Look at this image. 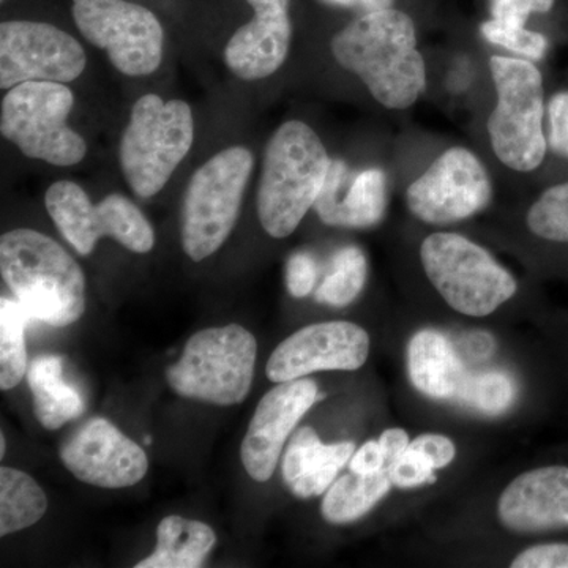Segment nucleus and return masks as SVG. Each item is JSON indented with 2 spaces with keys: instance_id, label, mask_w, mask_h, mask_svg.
<instances>
[{
  "instance_id": "13",
  "label": "nucleus",
  "mask_w": 568,
  "mask_h": 568,
  "mask_svg": "<svg viewBox=\"0 0 568 568\" xmlns=\"http://www.w3.org/2000/svg\"><path fill=\"white\" fill-rule=\"evenodd\" d=\"M80 41L55 26L36 21L0 24V88L28 81L71 82L85 69Z\"/></svg>"
},
{
  "instance_id": "4",
  "label": "nucleus",
  "mask_w": 568,
  "mask_h": 568,
  "mask_svg": "<svg viewBox=\"0 0 568 568\" xmlns=\"http://www.w3.org/2000/svg\"><path fill=\"white\" fill-rule=\"evenodd\" d=\"M193 141L194 121L189 103L164 102L155 93L142 95L133 104L119 144V163L130 190L144 200L162 192L189 155Z\"/></svg>"
},
{
  "instance_id": "33",
  "label": "nucleus",
  "mask_w": 568,
  "mask_h": 568,
  "mask_svg": "<svg viewBox=\"0 0 568 568\" xmlns=\"http://www.w3.org/2000/svg\"><path fill=\"white\" fill-rule=\"evenodd\" d=\"M317 280L315 257L308 253H294L286 264V286L295 298H304L312 293Z\"/></svg>"
},
{
  "instance_id": "37",
  "label": "nucleus",
  "mask_w": 568,
  "mask_h": 568,
  "mask_svg": "<svg viewBox=\"0 0 568 568\" xmlns=\"http://www.w3.org/2000/svg\"><path fill=\"white\" fill-rule=\"evenodd\" d=\"M351 473L375 474L386 469L379 440H368L349 459Z\"/></svg>"
},
{
  "instance_id": "30",
  "label": "nucleus",
  "mask_w": 568,
  "mask_h": 568,
  "mask_svg": "<svg viewBox=\"0 0 568 568\" xmlns=\"http://www.w3.org/2000/svg\"><path fill=\"white\" fill-rule=\"evenodd\" d=\"M480 32L489 43L507 48L534 61L544 58L548 50V40L541 33L528 31L525 26H510L491 20L480 26Z\"/></svg>"
},
{
  "instance_id": "39",
  "label": "nucleus",
  "mask_w": 568,
  "mask_h": 568,
  "mask_svg": "<svg viewBox=\"0 0 568 568\" xmlns=\"http://www.w3.org/2000/svg\"><path fill=\"white\" fill-rule=\"evenodd\" d=\"M327 6L343 7V9H361L368 11L392 9L394 0H321Z\"/></svg>"
},
{
  "instance_id": "19",
  "label": "nucleus",
  "mask_w": 568,
  "mask_h": 568,
  "mask_svg": "<svg viewBox=\"0 0 568 568\" xmlns=\"http://www.w3.org/2000/svg\"><path fill=\"white\" fill-rule=\"evenodd\" d=\"M346 175L345 162L332 160L323 192L315 204L317 216L328 226H375L386 213V174L376 168L362 171L349 183L346 193L342 194L339 183L345 181Z\"/></svg>"
},
{
  "instance_id": "20",
  "label": "nucleus",
  "mask_w": 568,
  "mask_h": 568,
  "mask_svg": "<svg viewBox=\"0 0 568 568\" xmlns=\"http://www.w3.org/2000/svg\"><path fill=\"white\" fill-rule=\"evenodd\" d=\"M353 443L323 444L310 426L298 429L283 459V478L301 499L323 495L354 455Z\"/></svg>"
},
{
  "instance_id": "23",
  "label": "nucleus",
  "mask_w": 568,
  "mask_h": 568,
  "mask_svg": "<svg viewBox=\"0 0 568 568\" xmlns=\"http://www.w3.org/2000/svg\"><path fill=\"white\" fill-rule=\"evenodd\" d=\"M216 536L211 526L171 515L156 529V548L136 568H197L203 567L215 547Z\"/></svg>"
},
{
  "instance_id": "2",
  "label": "nucleus",
  "mask_w": 568,
  "mask_h": 568,
  "mask_svg": "<svg viewBox=\"0 0 568 568\" xmlns=\"http://www.w3.org/2000/svg\"><path fill=\"white\" fill-rule=\"evenodd\" d=\"M0 272L32 321L67 327L84 315V272L54 239L33 230L2 234Z\"/></svg>"
},
{
  "instance_id": "22",
  "label": "nucleus",
  "mask_w": 568,
  "mask_h": 568,
  "mask_svg": "<svg viewBox=\"0 0 568 568\" xmlns=\"http://www.w3.org/2000/svg\"><path fill=\"white\" fill-rule=\"evenodd\" d=\"M33 413L43 428L54 432L84 413L80 392L63 379V362L58 355H40L28 368Z\"/></svg>"
},
{
  "instance_id": "7",
  "label": "nucleus",
  "mask_w": 568,
  "mask_h": 568,
  "mask_svg": "<svg viewBox=\"0 0 568 568\" xmlns=\"http://www.w3.org/2000/svg\"><path fill=\"white\" fill-rule=\"evenodd\" d=\"M497 92L488 119L493 151L510 170L529 173L547 155L544 133V80L532 62L493 55L489 61Z\"/></svg>"
},
{
  "instance_id": "28",
  "label": "nucleus",
  "mask_w": 568,
  "mask_h": 568,
  "mask_svg": "<svg viewBox=\"0 0 568 568\" xmlns=\"http://www.w3.org/2000/svg\"><path fill=\"white\" fill-rule=\"evenodd\" d=\"M517 387L506 373L489 372L477 376H466L465 383L459 388L458 398L467 406L488 414L506 413L514 405Z\"/></svg>"
},
{
  "instance_id": "12",
  "label": "nucleus",
  "mask_w": 568,
  "mask_h": 568,
  "mask_svg": "<svg viewBox=\"0 0 568 568\" xmlns=\"http://www.w3.org/2000/svg\"><path fill=\"white\" fill-rule=\"evenodd\" d=\"M491 196V179L476 153L452 148L410 183L406 203L422 222L450 224L484 211Z\"/></svg>"
},
{
  "instance_id": "3",
  "label": "nucleus",
  "mask_w": 568,
  "mask_h": 568,
  "mask_svg": "<svg viewBox=\"0 0 568 568\" xmlns=\"http://www.w3.org/2000/svg\"><path fill=\"white\" fill-rule=\"evenodd\" d=\"M332 160L312 126L287 121L264 153L256 209L265 233L284 239L297 230L323 192Z\"/></svg>"
},
{
  "instance_id": "5",
  "label": "nucleus",
  "mask_w": 568,
  "mask_h": 568,
  "mask_svg": "<svg viewBox=\"0 0 568 568\" xmlns=\"http://www.w3.org/2000/svg\"><path fill=\"white\" fill-rule=\"evenodd\" d=\"M254 156L244 145L224 149L192 175L181 213L183 252L194 263L219 252L233 233Z\"/></svg>"
},
{
  "instance_id": "31",
  "label": "nucleus",
  "mask_w": 568,
  "mask_h": 568,
  "mask_svg": "<svg viewBox=\"0 0 568 568\" xmlns=\"http://www.w3.org/2000/svg\"><path fill=\"white\" fill-rule=\"evenodd\" d=\"M435 466L422 452L407 448L394 465L388 467L387 473L390 477L392 485L398 488H414L420 485L435 481Z\"/></svg>"
},
{
  "instance_id": "8",
  "label": "nucleus",
  "mask_w": 568,
  "mask_h": 568,
  "mask_svg": "<svg viewBox=\"0 0 568 568\" xmlns=\"http://www.w3.org/2000/svg\"><path fill=\"white\" fill-rule=\"evenodd\" d=\"M73 106V92L63 82H22L3 97L0 132L29 159L74 166L84 160L88 144L67 123Z\"/></svg>"
},
{
  "instance_id": "18",
  "label": "nucleus",
  "mask_w": 568,
  "mask_h": 568,
  "mask_svg": "<svg viewBox=\"0 0 568 568\" xmlns=\"http://www.w3.org/2000/svg\"><path fill=\"white\" fill-rule=\"evenodd\" d=\"M497 517L519 534L568 528V467H540L515 478L499 497Z\"/></svg>"
},
{
  "instance_id": "29",
  "label": "nucleus",
  "mask_w": 568,
  "mask_h": 568,
  "mask_svg": "<svg viewBox=\"0 0 568 568\" xmlns=\"http://www.w3.org/2000/svg\"><path fill=\"white\" fill-rule=\"evenodd\" d=\"M529 230L538 237L568 244V183L551 186L528 212Z\"/></svg>"
},
{
  "instance_id": "27",
  "label": "nucleus",
  "mask_w": 568,
  "mask_h": 568,
  "mask_svg": "<svg viewBox=\"0 0 568 568\" xmlns=\"http://www.w3.org/2000/svg\"><path fill=\"white\" fill-rule=\"evenodd\" d=\"M366 257L357 246H345L332 260L331 272L317 287L316 301L332 306L353 304L366 282Z\"/></svg>"
},
{
  "instance_id": "9",
  "label": "nucleus",
  "mask_w": 568,
  "mask_h": 568,
  "mask_svg": "<svg viewBox=\"0 0 568 568\" xmlns=\"http://www.w3.org/2000/svg\"><path fill=\"white\" fill-rule=\"evenodd\" d=\"M420 260L437 293L462 315H491L517 294V280L510 272L463 235H428L420 246Z\"/></svg>"
},
{
  "instance_id": "17",
  "label": "nucleus",
  "mask_w": 568,
  "mask_h": 568,
  "mask_svg": "<svg viewBox=\"0 0 568 568\" xmlns=\"http://www.w3.org/2000/svg\"><path fill=\"white\" fill-rule=\"evenodd\" d=\"M254 17L239 28L224 48V62L244 81L264 80L280 70L290 52L291 0H246Z\"/></svg>"
},
{
  "instance_id": "26",
  "label": "nucleus",
  "mask_w": 568,
  "mask_h": 568,
  "mask_svg": "<svg viewBox=\"0 0 568 568\" xmlns=\"http://www.w3.org/2000/svg\"><path fill=\"white\" fill-rule=\"evenodd\" d=\"M32 317L24 306L9 297L0 298V388L11 390L28 375L26 325Z\"/></svg>"
},
{
  "instance_id": "36",
  "label": "nucleus",
  "mask_w": 568,
  "mask_h": 568,
  "mask_svg": "<svg viewBox=\"0 0 568 568\" xmlns=\"http://www.w3.org/2000/svg\"><path fill=\"white\" fill-rule=\"evenodd\" d=\"M410 448L422 452L432 462L435 469H443L454 462L455 444L443 435H422L410 443Z\"/></svg>"
},
{
  "instance_id": "24",
  "label": "nucleus",
  "mask_w": 568,
  "mask_h": 568,
  "mask_svg": "<svg viewBox=\"0 0 568 568\" xmlns=\"http://www.w3.org/2000/svg\"><path fill=\"white\" fill-rule=\"evenodd\" d=\"M392 480L387 469L375 474H346L332 484L323 499V517L331 525L357 521L388 495Z\"/></svg>"
},
{
  "instance_id": "21",
  "label": "nucleus",
  "mask_w": 568,
  "mask_h": 568,
  "mask_svg": "<svg viewBox=\"0 0 568 568\" xmlns=\"http://www.w3.org/2000/svg\"><path fill=\"white\" fill-rule=\"evenodd\" d=\"M407 369L413 386L435 399L455 398L466 379L450 342L436 331L413 336L407 347Z\"/></svg>"
},
{
  "instance_id": "14",
  "label": "nucleus",
  "mask_w": 568,
  "mask_h": 568,
  "mask_svg": "<svg viewBox=\"0 0 568 568\" xmlns=\"http://www.w3.org/2000/svg\"><path fill=\"white\" fill-rule=\"evenodd\" d=\"M369 336L347 321L306 325L287 336L268 358L265 373L272 383L301 379L316 372H354L365 365Z\"/></svg>"
},
{
  "instance_id": "6",
  "label": "nucleus",
  "mask_w": 568,
  "mask_h": 568,
  "mask_svg": "<svg viewBox=\"0 0 568 568\" xmlns=\"http://www.w3.org/2000/svg\"><path fill=\"white\" fill-rule=\"evenodd\" d=\"M256 338L239 324L205 328L186 342L166 379L175 394L194 402L234 406L252 388Z\"/></svg>"
},
{
  "instance_id": "35",
  "label": "nucleus",
  "mask_w": 568,
  "mask_h": 568,
  "mask_svg": "<svg viewBox=\"0 0 568 568\" xmlns=\"http://www.w3.org/2000/svg\"><path fill=\"white\" fill-rule=\"evenodd\" d=\"M514 568H568V545L547 544L530 547L519 552L514 562Z\"/></svg>"
},
{
  "instance_id": "10",
  "label": "nucleus",
  "mask_w": 568,
  "mask_h": 568,
  "mask_svg": "<svg viewBox=\"0 0 568 568\" xmlns=\"http://www.w3.org/2000/svg\"><path fill=\"white\" fill-rule=\"evenodd\" d=\"M44 205L62 237L81 256H89L102 237H112L133 253H149L155 245V233L136 204L126 196L112 193L99 204L78 183H52Z\"/></svg>"
},
{
  "instance_id": "25",
  "label": "nucleus",
  "mask_w": 568,
  "mask_h": 568,
  "mask_svg": "<svg viewBox=\"0 0 568 568\" xmlns=\"http://www.w3.org/2000/svg\"><path fill=\"white\" fill-rule=\"evenodd\" d=\"M47 508V495L29 474L7 466L0 469V536L31 528Z\"/></svg>"
},
{
  "instance_id": "11",
  "label": "nucleus",
  "mask_w": 568,
  "mask_h": 568,
  "mask_svg": "<svg viewBox=\"0 0 568 568\" xmlns=\"http://www.w3.org/2000/svg\"><path fill=\"white\" fill-rule=\"evenodd\" d=\"M73 20L89 43L126 77H149L163 61L162 22L129 0H73Z\"/></svg>"
},
{
  "instance_id": "32",
  "label": "nucleus",
  "mask_w": 568,
  "mask_h": 568,
  "mask_svg": "<svg viewBox=\"0 0 568 568\" xmlns=\"http://www.w3.org/2000/svg\"><path fill=\"white\" fill-rule=\"evenodd\" d=\"M555 0H491L493 20L510 26H525L532 13H548Z\"/></svg>"
},
{
  "instance_id": "1",
  "label": "nucleus",
  "mask_w": 568,
  "mask_h": 568,
  "mask_svg": "<svg viewBox=\"0 0 568 568\" xmlns=\"http://www.w3.org/2000/svg\"><path fill=\"white\" fill-rule=\"evenodd\" d=\"M332 54L388 110H407L426 89L416 26L403 11H368L332 39Z\"/></svg>"
},
{
  "instance_id": "38",
  "label": "nucleus",
  "mask_w": 568,
  "mask_h": 568,
  "mask_svg": "<svg viewBox=\"0 0 568 568\" xmlns=\"http://www.w3.org/2000/svg\"><path fill=\"white\" fill-rule=\"evenodd\" d=\"M379 446L383 450L386 469H388L409 448V436L402 428L387 429L381 436Z\"/></svg>"
},
{
  "instance_id": "34",
  "label": "nucleus",
  "mask_w": 568,
  "mask_h": 568,
  "mask_svg": "<svg viewBox=\"0 0 568 568\" xmlns=\"http://www.w3.org/2000/svg\"><path fill=\"white\" fill-rule=\"evenodd\" d=\"M548 145L556 155L568 159V92H559L548 104Z\"/></svg>"
},
{
  "instance_id": "16",
  "label": "nucleus",
  "mask_w": 568,
  "mask_h": 568,
  "mask_svg": "<svg viewBox=\"0 0 568 568\" xmlns=\"http://www.w3.org/2000/svg\"><path fill=\"white\" fill-rule=\"evenodd\" d=\"M320 399L312 379L280 383L263 396L242 443V465L254 481L274 476L287 436Z\"/></svg>"
},
{
  "instance_id": "40",
  "label": "nucleus",
  "mask_w": 568,
  "mask_h": 568,
  "mask_svg": "<svg viewBox=\"0 0 568 568\" xmlns=\"http://www.w3.org/2000/svg\"><path fill=\"white\" fill-rule=\"evenodd\" d=\"M6 454V436H0V457H3Z\"/></svg>"
},
{
  "instance_id": "15",
  "label": "nucleus",
  "mask_w": 568,
  "mask_h": 568,
  "mask_svg": "<svg viewBox=\"0 0 568 568\" xmlns=\"http://www.w3.org/2000/svg\"><path fill=\"white\" fill-rule=\"evenodd\" d=\"M63 466L92 487L119 489L140 484L149 469L145 452L106 418H92L61 448Z\"/></svg>"
}]
</instances>
